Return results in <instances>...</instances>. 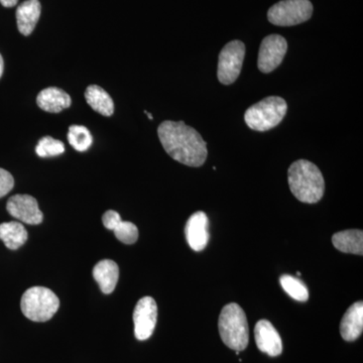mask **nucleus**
Returning <instances> with one entry per match:
<instances>
[{
	"instance_id": "1",
	"label": "nucleus",
	"mask_w": 363,
	"mask_h": 363,
	"mask_svg": "<svg viewBox=\"0 0 363 363\" xmlns=\"http://www.w3.org/2000/svg\"><path fill=\"white\" fill-rule=\"evenodd\" d=\"M157 135L162 147L175 161L189 167H201L208 156L207 143L200 133L183 121L160 124Z\"/></svg>"
},
{
	"instance_id": "2",
	"label": "nucleus",
	"mask_w": 363,
	"mask_h": 363,
	"mask_svg": "<svg viewBox=\"0 0 363 363\" xmlns=\"http://www.w3.org/2000/svg\"><path fill=\"white\" fill-rule=\"evenodd\" d=\"M288 180L291 191L298 201L315 204L323 197V175L316 164L307 160H298L291 164Z\"/></svg>"
},
{
	"instance_id": "3",
	"label": "nucleus",
	"mask_w": 363,
	"mask_h": 363,
	"mask_svg": "<svg viewBox=\"0 0 363 363\" xmlns=\"http://www.w3.org/2000/svg\"><path fill=\"white\" fill-rule=\"evenodd\" d=\"M219 334L227 347L242 351L247 347L250 334L247 315L235 303L226 305L219 316Z\"/></svg>"
},
{
	"instance_id": "4",
	"label": "nucleus",
	"mask_w": 363,
	"mask_h": 363,
	"mask_svg": "<svg viewBox=\"0 0 363 363\" xmlns=\"http://www.w3.org/2000/svg\"><path fill=\"white\" fill-rule=\"evenodd\" d=\"M286 111H288V104L283 98L278 96L264 98L245 111V123L250 130L267 131L276 128L281 123Z\"/></svg>"
},
{
	"instance_id": "5",
	"label": "nucleus",
	"mask_w": 363,
	"mask_h": 363,
	"mask_svg": "<svg viewBox=\"0 0 363 363\" xmlns=\"http://www.w3.org/2000/svg\"><path fill=\"white\" fill-rule=\"evenodd\" d=\"M60 300L56 294L45 286L26 290L21 301V311L33 322L49 321L58 311Z\"/></svg>"
},
{
	"instance_id": "6",
	"label": "nucleus",
	"mask_w": 363,
	"mask_h": 363,
	"mask_svg": "<svg viewBox=\"0 0 363 363\" xmlns=\"http://www.w3.org/2000/svg\"><path fill=\"white\" fill-rule=\"evenodd\" d=\"M312 14L310 0H281L269 9L267 18L274 26H292L309 21Z\"/></svg>"
},
{
	"instance_id": "7",
	"label": "nucleus",
	"mask_w": 363,
	"mask_h": 363,
	"mask_svg": "<svg viewBox=\"0 0 363 363\" xmlns=\"http://www.w3.org/2000/svg\"><path fill=\"white\" fill-rule=\"evenodd\" d=\"M245 56V45L240 40H233L222 49L219 55L218 80L224 85L235 82L240 75L243 60Z\"/></svg>"
},
{
	"instance_id": "8",
	"label": "nucleus",
	"mask_w": 363,
	"mask_h": 363,
	"mask_svg": "<svg viewBox=\"0 0 363 363\" xmlns=\"http://www.w3.org/2000/svg\"><path fill=\"white\" fill-rule=\"evenodd\" d=\"M288 51V43L279 35H267L262 40L257 66L262 73H271L278 68Z\"/></svg>"
},
{
	"instance_id": "9",
	"label": "nucleus",
	"mask_w": 363,
	"mask_h": 363,
	"mask_svg": "<svg viewBox=\"0 0 363 363\" xmlns=\"http://www.w3.org/2000/svg\"><path fill=\"white\" fill-rule=\"evenodd\" d=\"M157 320V306L152 297L138 301L133 311L135 338L140 341L149 339L154 333Z\"/></svg>"
},
{
	"instance_id": "10",
	"label": "nucleus",
	"mask_w": 363,
	"mask_h": 363,
	"mask_svg": "<svg viewBox=\"0 0 363 363\" xmlns=\"http://www.w3.org/2000/svg\"><path fill=\"white\" fill-rule=\"evenodd\" d=\"M7 212L30 225H38L42 223L44 215L40 211L37 200L30 195H14L9 198L6 204Z\"/></svg>"
},
{
	"instance_id": "11",
	"label": "nucleus",
	"mask_w": 363,
	"mask_h": 363,
	"mask_svg": "<svg viewBox=\"0 0 363 363\" xmlns=\"http://www.w3.org/2000/svg\"><path fill=\"white\" fill-rule=\"evenodd\" d=\"M255 337L259 350L269 357H279L283 352L281 336L267 320H259L255 325Z\"/></svg>"
},
{
	"instance_id": "12",
	"label": "nucleus",
	"mask_w": 363,
	"mask_h": 363,
	"mask_svg": "<svg viewBox=\"0 0 363 363\" xmlns=\"http://www.w3.org/2000/svg\"><path fill=\"white\" fill-rule=\"evenodd\" d=\"M209 220L207 215L202 211L196 212L186 224V240L189 247L194 252H202L209 241Z\"/></svg>"
},
{
	"instance_id": "13",
	"label": "nucleus",
	"mask_w": 363,
	"mask_h": 363,
	"mask_svg": "<svg viewBox=\"0 0 363 363\" xmlns=\"http://www.w3.org/2000/svg\"><path fill=\"white\" fill-rule=\"evenodd\" d=\"M105 228L114 233V235L124 245H133L138 240V229L133 222L121 220V215L114 210H108L102 216Z\"/></svg>"
},
{
	"instance_id": "14",
	"label": "nucleus",
	"mask_w": 363,
	"mask_h": 363,
	"mask_svg": "<svg viewBox=\"0 0 363 363\" xmlns=\"http://www.w3.org/2000/svg\"><path fill=\"white\" fill-rule=\"evenodd\" d=\"M363 331V303H354L348 308L341 320V337L348 342L357 340Z\"/></svg>"
},
{
	"instance_id": "15",
	"label": "nucleus",
	"mask_w": 363,
	"mask_h": 363,
	"mask_svg": "<svg viewBox=\"0 0 363 363\" xmlns=\"http://www.w3.org/2000/svg\"><path fill=\"white\" fill-rule=\"evenodd\" d=\"M70 95L57 87H49L40 91L37 104L40 109L50 113H60L71 106Z\"/></svg>"
},
{
	"instance_id": "16",
	"label": "nucleus",
	"mask_w": 363,
	"mask_h": 363,
	"mask_svg": "<svg viewBox=\"0 0 363 363\" xmlns=\"http://www.w3.org/2000/svg\"><path fill=\"white\" fill-rule=\"evenodd\" d=\"M42 6L39 0H26L16 9V23L21 35H30L40 20Z\"/></svg>"
},
{
	"instance_id": "17",
	"label": "nucleus",
	"mask_w": 363,
	"mask_h": 363,
	"mask_svg": "<svg viewBox=\"0 0 363 363\" xmlns=\"http://www.w3.org/2000/svg\"><path fill=\"white\" fill-rule=\"evenodd\" d=\"M92 274L102 293L108 295L113 292L119 278V267L116 262L111 259L101 260L94 267Z\"/></svg>"
},
{
	"instance_id": "18",
	"label": "nucleus",
	"mask_w": 363,
	"mask_h": 363,
	"mask_svg": "<svg viewBox=\"0 0 363 363\" xmlns=\"http://www.w3.org/2000/svg\"><path fill=\"white\" fill-rule=\"evenodd\" d=\"M332 243L339 252L363 255V233L359 229H350L334 234Z\"/></svg>"
},
{
	"instance_id": "19",
	"label": "nucleus",
	"mask_w": 363,
	"mask_h": 363,
	"mask_svg": "<svg viewBox=\"0 0 363 363\" xmlns=\"http://www.w3.org/2000/svg\"><path fill=\"white\" fill-rule=\"evenodd\" d=\"M85 99L93 111L104 116H111L114 112L113 100L111 95L97 85L88 86L85 91Z\"/></svg>"
},
{
	"instance_id": "20",
	"label": "nucleus",
	"mask_w": 363,
	"mask_h": 363,
	"mask_svg": "<svg viewBox=\"0 0 363 363\" xmlns=\"http://www.w3.org/2000/svg\"><path fill=\"white\" fill-rule=\"evenodd\" d=\"M28 238V231L20 222H4L0 224V240L4 241L9 250H18L25 245Z\"/></svg>"
},
{
	"instance_id": "21",
	"label": "nucleus",
	"mask_w": 363,
	"mask_h": 363,
	"mask_svg": "<svg viewBox=\"0 0 363 363\" xmlns=\"http://www.w3.org/2000/svg\"><path fill=\"white\" fill-rule=\"evenodd\" d=\"M281 288L291 298L298 302H306L309 298V291L300 279L290 274H284L279 278Z\"/></svg>"
},
{
	"instance_id": "22",
	"label": "nucleus",
	"mask_w": 363,
	"mask_h": 363,
	"mask_svg": "<svg viewBox=\"0 0 363 363\" xmlns=\"http://www.w3.org/2000/svg\"><path fill=\"white\" fill-rule=\"evenodd\" d=\"M68 142L73 149L83 152L89 150L93 143L89 130L83 125H71L68 131Z\"/></svg>"
},
{
	"instance_id": "23",
	"label": "nucleus",
	"mask_w": 363,
	"mask_h": 363,
	"mask_svg": "<svg viewBox=\"0 0 363 363\" xmlns=\"http://www.w3.org/2000/svg\"><path fill=\"white\" fill-rule=\"evenodd\" d=\"M65 152V145L61 140H55L52 136L40 138L35 147V152L40 157H56Z\"/></svg>"
},
{
	"instance_id": "24",
	"label": "nucleus",
	"mask_w": 363,
	"mask_h": 363,
	"mask_svg": "<svg viewBox=\"0 0 363 363\" xmlns=\"http://www.w3.org/2000/svg\"><path fill=\"white\" fill-rule=\"evenodd\" d=\"M14 186L13 177L9 172L0 168V198L9 194Z\"/></svg>"
},
{
	"instance_id": "25",
	"label": "nucleus",
	"mask_w": 363,
	"mask_h": 363,
	"mask_svg": "<svg viewBox=\"0 0 363 363\" xmlns=\"http://www.w3.org/2000/svg\"><path fill=\"white\" fill-rule=\"evenodd\" d=\"M18 0H0V4L4 7H13L18 4Z\"/></svg>"
},
{
	"instance_id": "26",
	"label": "nucleus",
	"mask_w": 363,
	"mask_h": 363,
	"mask_svg": "<svg viewBox=\"0 0 363 363\" xmlns=\"http://www.w3.org/2000/svg\"><path fill=\"white\" fill-rule=\"evenodd\" d=\"M4 59H2L1 55H0V78H1L2 74H4Z\"/></svg>"
},
{
	"instance_id": "27",
	"label": "nucleus",
	"mask_w": 363,
	"mask_h": 363,
	"mask_svg": "<svg viewBox=\"0 0 363 363\" xmlns=\"http://www.w3.org/2000/svg\"><path fill=\"white\" fill-rule=\"evenodd\" d=\"M145 113L147 114V116H149V118L150 119V121H152V114L149 113V112H147V111H145Z\"/></svg>"
}]
</instances>
